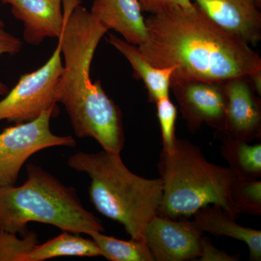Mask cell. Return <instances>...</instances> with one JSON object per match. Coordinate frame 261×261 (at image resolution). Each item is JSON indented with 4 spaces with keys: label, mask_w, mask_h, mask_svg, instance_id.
<instances>
[{
    "label": "cell",
    "mask_w": 261,
    "mask_h": 261,
    "mask_svg": "<svg viewBox=\"0 0 261 261\" xmlns=\"http://www.w3.org/2000/svg\"><path fill=\"white\" fill-rule=\"evenodd\" d=\"M145 23L147 39L137 47L154 66L174 67L171 84L224 83L261 72L260 57L250 44L220 27L195 5L171 7L149 15Z\"/></svg>",
    "instance_id": "1"
},
{
    "label": "cell",
    "mask_w": 261,
    "mask_h": 261,
    "mask_svg": "<svg viewBox=\"0 0 261 261\" xmlns=\"http://www.w3.org/2000/svg\"><path fill=\"white\" fill-rule=\"evenodd\" d=\"M81 3L63 0L64 25L58 39L64 64L58 102L64 106L79 138L94 139L103 150L121 154L125 143L121 111L90 75L94 53L108 30Z\"/></svg>",
    "instance_id": "2"
},
{
    "label": "cell",
    "mask_w": 261,
    "mask_h": 261,
    "mask_svg": "<svg viewBox=\"0 0 261 261\" xmlns=\"http://www.w3.org/2000/svg\"><path fill=\"white\" fill-rule=\"evenodd\" d=\"M68 163L90 178L89 197L98 212L121 224L130 238L143 240L146 225L159 213L162 179L135 174L120 154L103 149L95 153L75 152Z\"/></svg>",
    "instance_id": "3"
},
{
    "label": "cell",
    "mask_w": 261,
    "mask_h": 261,
    "mask_svg": "<svg viewBox=\"0 0 261 261\" xmlns=\"http://www.w3.org/2000/svg\"><path fill=\"white\" fill-rule=\"evenodd\" d=\"M32 222L89 236L104 231L102 222L84 207L73 189L31 163L23 185L0 187V230L24 233Z\"/></svg>",
    "instance_id": "4"
},
{
    "label": "cell",
    "mask_w": 261,
    "mask_h": 261,
    "mask_svg": "<svg viewBox=\"0 0 261 261\" xmlns=\"http://www.w3.org/2000/svg\"><path fill=\"white\" fill-rule=\"evenodd\" d=\"M163 196L158 216L177 219L193 216L207 205H218L235 219L231 200L237 178L228 167L209 162L200 147L176 138L172 150L160 154Z\"/></svg>",
    "instance_id": "5"
},
{
    "label": "cell",
    "mask_w": 261,
    "mask_h": 261,
    "mask_svg": "<svg viewBox=\"0 0 261 261\" xmlns=\"http://www.w3.org/2000/svg\"><path fill=\"white\" fill-rule=\"evenodd\" d=\"M63 73L61 45L58 40L45 64L21 75L16 85L0 100V121L25 123L56 107L58 84Z\"/></svg>",
    "instance_id": "6"
},
{
    "label": "cell",
    "mask_w": 261,
    "mask_h": 261,
    "mask_svg": "<svg viewBox=\"0 0 261 261\" xmlns=\"http://www.w3.org/2000/svg\"><path fill=\"white\" fill-rule=\"evenodd\" d=\"M56 110L49 108L36 119L17 123L0 133V187L14 186L23 165L39 151L75 145L71 136L51 132L50 121Z\"/></svg>",
    "instance_id": "7"
},
{
    "label": "cell",
    "mask_w": 261,
    "mask_h": 261,
    "mask_svg": "<svg viewBox=\"0 0 261 261\" xmlns=\"http://www.w3.org/2000/svg\"><path fill=\"white\" fill-rule=\"evenodd\" d=\"M203 233L188 218L156 216L146 225L143 240L154 261L197 260Z\"/></svg>",
    "instance_id": "8"
},
{
    "label": "cell",
    "mask_w": 261,
    "mask_h": 261,
    "mask_svg": "<svg viewBox=\"0 0 261 261\" xmlns=\"http://www.w3.org/2000/svg\"><path fill=\"white\" fill-rule=\"evenodd\" d=\"M182 118L192 132L203 123L222 133L226 115V97L223 83L181 81L171 84Z\"/></svg>",
    "instance_id": "9"
},
{
    "label": "cell",
    "mask_w": 261,
    "mask_h": 261,
    "mask_svg": "<svg viewBox=\"0 0 261 261\" xmlns=\"http://www.w3.org/2000/svg\"><path fill=\"white\" fill-rule=\"evenodd\" d=\"M226 97L224 128L221 136L242 142L260 139V99L249 77L223 83Z\"/></svg>",
    "instance_id": "10"
},
{
    "label": "cell",
    "mask_w": 261,
    "mask_h": 261,
    "mask_svg": "<svg viewBox=\"0 0 261 261\" xmlns=\"http://www.w3.org/2000/svg\"><path fill=\"white\" fill-rule=\"evenodd\" d=\"M214 23L257 44L261 39V14L255 0H191Z\"/></svg>",
    "instance_id": "11"
},
{
    "label": "cell",
    "mask_w": 261,
    "mask_h": 261,
    "mask_svg": "<svg viewBox=\"0 0 261 261\" xmlns=\"http://www.w3.org/2000/svg\"><path fill=\"white\" fill-rule=\"evenodd\" d=\"M9 5L12 14L23 24V39L39 45L47 39L61 37L64 25L63 0H0Z\"/></svg>",
    "instance_id": "12"
},
{
    "label": "cell",
    "mask_w": 261,
    "mask_h": 261,
    "mask_svg": "<svg viewBox=\"0 0 261 261\" xmlns=\"http://www.w3.org/2000/svg\"><path fill=\"white\" fill-rule=\"evenodd\" d=\"M89 12L108 31H116L130 44L140 46L147 39V25L138 0H94Z\"/></svg>",
    "instance_id": "13"
},
{
    "label": "cell",
    "mask_w": 261,
    "mask_h": 261,
    "mask_svg": "<svg viewBox=\"0 0 261 261\" xmlns=\"http://www.w3.org/2000/svg\"><path fill=\"white\" fill-rule=\"evenodd\" d=\"M194 224L203 232L243 242L250 250V260H261V231L236 222L227 211L218 205H207L193 214Z\"/></svg>",
    "instance_id": "14"
},
{
    "label": "cell",
    "mask_w": 261,
    "mask_h": 261,
    "mask_svg": "<svg viewBox=\"0 0 261 261\" xmlns=\"http://www.w3.org/2000/svg\"><path fill=\"white\" fill-rule=\"evenodd\" d=\"M107 40L129 62L136 78L144 82L148 92L149 101L155 103L161 98L169 96L174 67L158 68L154 66L142 55L137 46L127 42L114 34H110Z\"/></svg>",
    "instance_id": "15"
},
{
    "label": "cell",
    "mask_w": 261,
    "mask_h": 261,
    "mask_svg": "<svg viewBox=\"0 0 261 261\" xmlns=\"http://www.w3.org/2000/svg\"><path fill=\"white\" fill-rule=\"evenodd\" d=\"M63 256L97 257L100 251L94 240L65 231L46 243L37 244L27 261H44Z\"/></svg>",
    "instance_id": "16"
},
{
    "label": "cell",
    "mask_w": 261,
    "mask_h": 261,
    "mask_svg": "<svg viewBox=\"0 0 261 261\" xmlns=\"http://www.w3.org/2000/svg\"><path fill=\"white\" fill-rule=\"evenodd\" d=\"M221 153L228 168L238 179H259L261 177V145H250L227 137H221Z\"/></svg>",
    "instance_id": "17"
},
{
    "label": "cell",
    "mask_w": 261,
    "mask_h": 261,
    "mask_svg": "<svg viewBox=\"0 0 261 261\" xmlns=\"http://www.w3.org/2000/svg\"><path fill=\"white\" fill-rule=\"evenodd\" d=\"M101 256L111 261H154L144 240H122L97 231L90 235Z\"/></svg>",
    "instance_id": "18"
},
{
    "label": "cell",
    "mask_w": 261,
    "mask_h": 261,
    "mask_svg": "<svg viewBox=\"0 0 261 261\" xmlns=\"http://www.w3.org/2000/svg\"><path fill=\"white\" fill-rule=\"evenodd\" d=\"M231 195L233 207L239 216L242 213L260 216V180L237 178L231 187Z\"/></svg>",
    "instance_id": "19"
},
{
    "label": "cell",
    "mask_w": 261,
    "mask_h": 261,
    "mask_svg": "<svg viewBox=\"0 0 261 261\" xmlns=\"http://www.w3.org/2000/svg\"><path fill=\"white\" fill-rule=\"evenodd\" d=\"M37 244L35 233L29 232L19 238L16 233L0 230V261H27Z\"/></svg>",
    "instance_id": "20"
},
{
    "label": "cell",
    "mask_w": 261,
    "mask_h": 261,
    "mask_svg": "<svg viewBox=\"0 0 261 261\" xmlns=\"http://www.w3.org/2000/svg\"><path fill=\"white\" fill-rule=\"evenodd\" d=\"M155 104L161 126L163 150L170 152L172 150L176 140L175 125L177 119V108L170 99L169 96L161 98Z\"/></svg>",
    "instance_id": "21"
},
{
    "label": "cell",
    "mask_w": 261,
    "mask_h": 261,
    "mask_svg": "<svg viewBox=\"0 0 261 261\" xmlns=\"http://www.w3.org/2000/svg\"><path fill=\"white\" fill-rule=\"evenodd\" d=\"M23 43L18 37L6 32L4 27H0V56L5 54L15 55L21 49ZM9 92L6 84L0 81V96H5Z\"/></svg>",
    "instance_id": "22"
},
{
    "label": "cell",
    "mask_w": 261,
    "mask_h": 261,
    "mask_svg": "<svg viewBox=\"0 0 261 261\" xmlns=\"http://www.w3.org/2000/svg\"><path fill=\"white\" fill-rule=\"evenodd\" d=\"M142 12H147L150 15L156 14L163 10L173 6L192 8L191 0H138Z\"/></svg>",
    "instance_id": "23"
},
{
    "label": "cell",
    "mask_w": 261,
    "mask_h": 261,
    "mask_svg": "<svg viewBox=\"0 0 261 261\" xmlns=\"http://www.w3.org/2000/svg\"><path fill=\"white\" fill-rule=\"evenodd\" d=\"M200 261H236L238 257L229 255L227 252L220 250L211 243L207 237L202 238V249L200 256L197 259Z\"/></svg>",
    "instance_id": "24"
},
{
    "label": "cell",
    "mask_w": 261,
    "mask_h": 261,
    "mask_svg": "<svg viewBox=\"0 0 261 261\" xmlns=\"http://www.w3.org/2000/svg\"><path fill=\"white\" fill-rule=\"evenodd\" d=\"M255 3H257V5H258L259 7L260 8L261 5V0H255Z\"/></svg>",
    "instance_id": "25"
},
{
    "label": "cell",
    "mask_w": 261,
    "mask_h": 261,
    "mask_svg": "<svg viewBox=\"0 0 261 261\" xmlns=\"http://www.w3.org/2000/svg\"><path fill=\"white\" fill-rule=\"evenodd\" d=\"M0 27H4V23H3V21L1 20V19H0Z\"/></svg>",
    "instance_id": "26"
}]
</instances>
